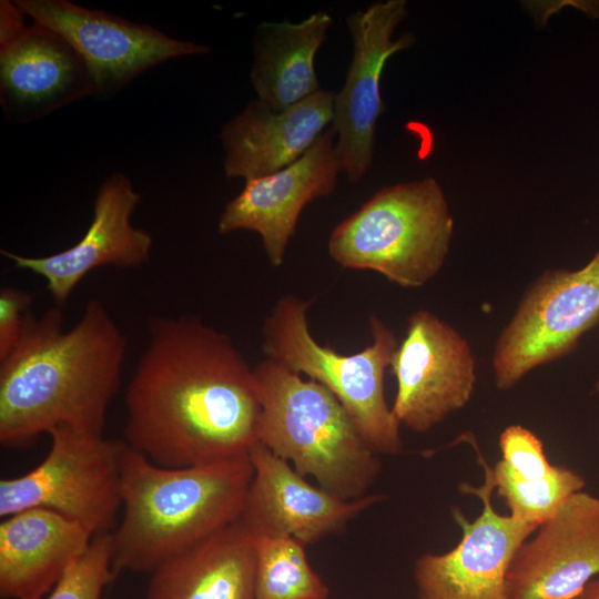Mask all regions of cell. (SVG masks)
<instances>
[{"label": "cell", "mask_w": 599, "mask_h": 599, "mask_svg": "<svg viewBox=\"0 0 599 599\" xmlns=\"http://www.w3.org/2000/svg\"><path fill=\"white\" fill-rule=\"evenodd\" d=\"M89 94L85 64L50 29L33 22L0 47V103L11 122L33 121Z\"/></svg>", "instance_id": "17"}, {"label": "cell", "mask_w": 599, "mask_h": 599, "mask_svg": "<svg viewBox=\"0 0 599 599\" xmlns=\"http://www.w3.org/2000/svg\"><path fill=\"white\" fill-rule=\"evenodd\" d=\"M60 307L29 312L17 346L0 361V443L30 446L70 427L103 434L122 377L126 339L106 307L91 298L63 329Z\"/></svg>", "instance_id": "2"}, {"label": "cell", "mask_w": 599, "mask_h": 599, "mask_svg": "<svg viewBox=\"0 0 599 599\" xmlns=\"http://www.w3.org/2000/svg\"><path fill=\"white\" fill-rule=\"evenodd\" d=\"M24 14L65 40L87 67L94 94L116 92L170 59L203 54L204 44L179 40L142 23L68 0H16Z\"/></svg>", "instance_id": "10"}, {"label": "cell", "mask_w": 599, "mask_h": 599, "mask_svg": "<svg viewBox=\"0 0 599 599\" xmlns=\"http://www.w3.org/2000/svg\"><path fill=\"white\" fill-rule=\"evenodd\" d=\"M599 576V497L578 491L516 552L510 599H578Z\"/></svg>", "instance_id": "13"}, {"label": "cell", "mask_w": 599, "mask_h": 599, "mask_svg": "<svg viewBox=\"0 0 599 599\" xmlns=\"http://www.w3.org/2000/svg\"><path fill=\"white\" fill-rule=\"evenodd\" d=\"M499 448L501 458L490 469L491 479L512 517L539 526L583 490V477L550 464L541 439L530 429L507 426L499 436Z\"/></svg>", "instance_id": "22"}, {"label": "cell", "mask_w": 599, "mask_h": 599, "mask_svg": "<svg viewBox=\"0 0 599 599\" xmlns=\"http://www.w3.org/2000/svg\"><path fill=\"white\" fill-rule=\"evenodd\" d=\"M248 456L253 478L241 519L260 536H290L314 544L342 532L353 518L385 499L378 494L343 499L312 485L260 441Z\"/></svg>", "instance_id": "16"}, {"label": "cell", "mask_w": 599, "mask_h": 599, "mask_svg": "<svg viewBox=\"0 0 599 599\" xmlns=\"http://www.w3.org/2000/svg\"><path fill=\"white\" fill-rule=\"evenodd\" d=\"M333 128L291 165L245 182L243 190L224 207L220 234L256 232L272 266H281L303 209L328 196L342 171Z\"/></svg>", "instance_id": "14"}, {"label": "cell", "mask_w": 599, "mask_h": 599, "mask_svg": "<svg viewBox=\"0 0 599 599\" xmlns=\"http://www.w3.org/2000/svg\"><path fill=\"white\" fill-rule=\"evenodd\" d=\"M598 322L599 250L579 270H547L529 284L495 342L496 387L509 390L535 368L565 357Z\"/></svg>", "instance_id": "8"}, {"label": "cell", "mask_w": 599, "mask_h": 599, "mask_svg": "<svg viewBox=\"0 0 599 599\" xmlns=\"http://www.w3.org/2000/svg\"><path fill=\"white\" fill-rule=\"evenodd\" d=\"M253 372L261 403L258 441L343 499L368 495L382 465L338 399L270 358Z\"/></svg>", "instance_id": "4"}, {"label": "cell", "mask_w": 599, "mask_h": 599, "mask_svg": "<svg viewBox=\"0 0 599 599\" xmlns=\"http://www.w3.org/2000/svg\"><path fill=\"white\" fill-rule=\"evenodd\" d=\"M252 478L250 456L166 468L124 440L123 516L112 532L114 572H152L240 519Z\"/></svg>", "instance_id": "3"}, {"label": "cell", "mask_w": 599, "mask_h": 599, "mask_svg": "<svg viewBox=\"0 0 599 599\" xmlns=\"http://www.w3.org/2000/svg\"><path fill=\"white\" fill-rule=\"evenodd\" d=\"M407 14L405 0H386L346 18L353 53L345 83L334 95L332 123L342 171L352 183L362 180L373 162L375 125L384 110L379 90L384 65L415 41L410 33L393 38Z\"/></svg>", "instance_id": "12"}, {"label": "cell", "mask_w": 599, "mask_h": 599, "mask_svg": "<svg viewBox=\"0 0 599 599\" xmlns=\"http://www.w3.org/2000/svg\"><path fill=\"white\" fill-rule=\"evenodd\" d=\"M454 219L434 177L376 192L336 225L329 256L345 268L373 271L405 288H417L441 270Z\"/></svg>", "instance_id": "6"}, {"label": "cell", "mask_w": 599, "mask_h": 599, "mask_svg": "<svg viewBox=\"0 0 599 599\" xmlns=\"http://www.w3.org/2000/svg\"><path fill=\"white\" fill-rule=\"evenodd\" d=\"M23 11L13 1L0 2V47L18 38L28 27L23 23Z\"/></svg>", "instance_id": "26"}, {"label": "cell", "mask_w": 599, "mask_h": 599, "mask_svg": "<svg viewBox=\"0 0 599 599\" xmlns=\"http://www.w3.org/2000/svg\"><path fill=\"white\" fill-rule=\"evenodd\" d=\"M484 483L459 485L464 494L476 496L481 512L468 520L460 509L451 514L461 530L458 544L443 554L426 552L414 564L419 599H510L507 576L512 559L537 525L499 514L493 506L491 467L479 451Z\"/></svg>", "instance_id": "9"}, {"label": "cell", "mask_w": 599, "mask_h": 599, "mask_svg": "<svg viewBox=\"0 0 599 599\" xmlns=\"http://www.w3.org/2000/svg\"><path fill=\"white\" fill-rule=\"evenodd\" d=\"M333 22L324 11L300 22H262L253 37L250 73L257 99L283 111L319 90L314 59Z\"/></svg>", "instance_id": "21"}, {"label": "cell", "mask_w": 599, "mask_h": 599, "mask_svg": "<svg viewBox=\"0 0 599 599\" xmlns=\"http://www.w3.org/2000/svg\"><path fill=\"white\" fill-rule=\"evenodd\" d=\"M334 95L319 89L283 111L258 99L250 101L221 130L225 175L246 182L297 161L333 121Z\"/></svg>", "instance_id": "18"}, {"label": "cell", "mask_w": 599, "mask_h": 599, "mask_svg": "<svg viewBox=\"0 0 599 599\" xmlns=\"http://www.w3.org/2000/svg\"><path fill=\"white\" fill-rule=\"evenodd\" d=\"M397 389L392 412L398 423L426 433L471 399L476 359L468 341L427 309L409 315L390 363Z\"/></svg>", "instance_id": "11"}, {"label": "cell", "mask_w": 599, "mask_h": 599, "mask_svg": "<svg viewBox=\"0 0 599 599\" xmlns=\"http://www.w3.org/2000/svg\"><path fill=\"white\" fill-rule=\"evenodd\" d=\"M578 599H599V576L585 587Z\"/></svg>", "instance_id": "27"}, {"label": "cell", "mask_w": 599, "mask_h": 599, "mask_svg": "<svg viewBox=\"0 0 599 599\" xmlns=\"http://www.w3.org/2000/svg\"><path fill=\"white\" fill-rule=\"evenodd\" d=\"M595 392L599 394V378L595 383Z\"/></svg>", "instance_id": "28"}, {"label": "cell", "mask_w": 599, "mask_h": 599, "mask_svg": "<svg viewBox=\"0 0 599 599\" xmlns=\"http://www.w3.org/2000/svg\"><path fill=\"white\" fill-rule=\"evenodd\" d=\"M140 199L130 179L114 173L100 185L91 223L74 245L40 257L7 250H1V254L16 267L41 276L57 307H61L93 270L103 266L130 270L149 262L152 236L131 222Z\"/></svg>", "instance_id": "15"}, {"label": "cell", "mask_w": 599, "mask_h": 599, "mask_svg": "<svg viewBox=\"0 0 599 599\" xmlns=\"http://www.w3.org/2000/svg\"><path fill=\"white\" fill-rule=\"evenodd\" d=\"M49 435L51 448L37 467L0 480V516L44 508L81 524L93 537L112 534L122 506L124 441L70 427Z\"/></svg>", "instance_id": "7"}, {"label": "cell", "mask_w": 599, "mask_h": 599, "mask_svg": "<svg viewBox=\"0 0 599 599\" xmlns=\"http://www.w3.org/2000/svg\"><path fill=\"white\" fill-rule=\"evenodd\" d=\"M149 333L125 390V443L166 468L248 456L261 403L231 338L194 315L154 317Z\"/></svg>", "instance_id": "1"}, {"label": "cell", "mask_w": 599, "mask_h": 599, "mask_svg": "<svg viewBox=\"0 0 599 599\" xmlns=\"http://www.w3.org/2000/svg\"><path fill=\"white\" fill-rule=\"evenodd\" d=\"M33 295L21 288L2 287L0 291V361L18 344Z\"/></svg>", "instance_id": "25"}, {"label": "cell", "mask_w": 599, "mask_h": 599, "mask_svg": "<svg viewBox=\"0 0 599 599\" xmlns=\"http://www.w3.org/2000/svg\"><path fill=\"white\" fill-rule=\"evenodd\" d=\"M256 541L237 519L153 570L146 599H255Z\"/></svg>", "instance_id": "20"}, {"label": "cell", "mask_w": 599, "mask_h": 599, "mask_svg": "<svg viewBox=\"0 0 599 599\" xmlns=\"http://www.w3.org/2000/svg\"><path fill=\"white\" fill-rule=\"evenodd\" d=\"M112 558V534L94 536L44 599H101L116 577Z\"/></svg>", "instance_id": "24"}, {"label": "cell", "mask_w": 599, "mask_h": 599, "mask_svg": "<svg viewBox=\"0 0 599 599\" xmlns=\"http://www.w3.org/2000/svg\"><path fill=\"white\" fill-rule=\"evenodd\" d=\"M312 302L294 295L276 302L262 326L263 354L327 388L375 454H400V424L387 405L384 392L385 370L399 344L395 333L372 315L373 342L356 354H341L313 337L307 321Z\"/></svg>", "instance_id": "5"}, {"label": "cell", "mask_w": 599, "mask_h": 599, "mask_svg": "<svg viewBox=\"0 0 599 599\" xmlns=\"http://www.w3.org/2000/svg\"><path fill=\"white\" fill-rule=\"evenodd\" d=\"M93 536L55 511L30 508L0 524V597L44 599Z\"/></svg>", "instance_id": "19"}, {"label": "cell", "mask_w": 599, "mask_h": 599, "mask_svg": "<svg viewBox=\"0 0 599 599\" xmlns=\"http://www.w3.org/2000/svg\"><path fill=\"white\" fill-rule=\"evenodd\" d=\"M303 542L290 536L256 541L255 599H327L329 589L311 567Z\"/></svg>", "instance_id": "23"}]
</instances>
